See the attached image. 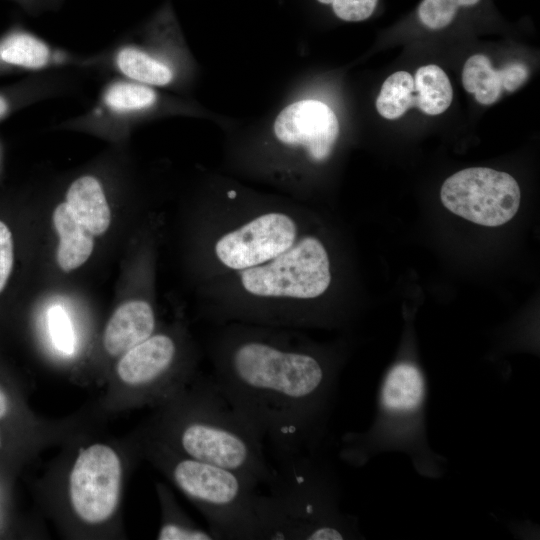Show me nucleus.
<instances>
[{
  "label": "nucleus",
  "instance_id": "22",
  "mask_svg": "<svg viewBox=\"0 0 540 540\" xmlns=\"http://www.w3.org/2000/svg\"><path fill=\"white\" fill-rule=\"evenodd\" d=\"M170 514L165 517L157 539L159 540H213L215 539L209 529L201 528L185 519L173 508H166Z\"/></svg>",
  "mask_w": 540,
  "mask_h": 540
},
{
  "label": "nucleus",
  "instance_id": "13",
  "mask_svg": "<svg viewBox=\"0 0 540 540\" xmlns=\"http://www.w3.org/2000/svg\"><path fill=\"white\" fill-rule=\"evenodd\" d=\"M274 133L283 144L303 146L317 162L329 157L339 135L335 113L323 102L301 100L285 107L276 117Z\"/></svg>",
  "mask_w": 540,
  "mask_h": 540
},
{
  "label": "nucleus",
  "instance_id": "18",
  "mask_svg": "<svg viewBox=\"0 0 540 540\" xmlns=\"http://www.w3.org/2000/svg\"><path fill=\"white\" fill-rule=\"evenodd\" d=\"M462 84L468 93L474 94L477 102L491 105L498 101L503 92L502 71L493 68L487 56L475 54L464 64Z\"/></svg>",
  "mask_w": 540,
  "mask_h": 540
},
{
  "label": "nucleus",
  "instance_id": "2",
  "mask_svg": "<svg viewBox=\"0 0 540 540\" xmlns=\"http://www.w3.org/2000/svg\"><path fill=\"white\" fill-rule=\"evenodd\" d=\"M161 419L163 442L178 453L266 485L273 467L261 436L214 378L188 382L172 395Z\"/></svg>",
  "mask_w": 540,
  "mask_h": 540
},
{
  "label": "nucleus",
  "instance_id": "21",
  "mask_svg": "<svg viewBox=\"0 0 540 540\" xmlns=\"http://www.w3.org/2000/svg\"><path fill=\"white\" fill-rule=\"evenodd\" d=\"M0 213V298L6 292L13 280L17 263V241L14 227Z\"/></svg>",
  "mask_w": 540,
  "mask_h": 540
},
{
  "label": "nucleus",
  "instance_id": "6",
  "mask_svg": "<svg viewBox=\"0 0 540 540\" xmlns=\"http://www.w3.org/2000/svg\"><path fill=\"white\" fill-rule=\"evenodd\" d=\"M241 281L257 296L316 298L331 282L329 258L318 239L305 237L269 263L244 269Z\"/></svg>",
  "mask_w": 540,
  "mask_h": 540
},
{
  "label": "nucleus",
  "instance_id": "12",
  "mask_svg": "<svg viewBox=\"0 0 540 540\" xmlns=\"http://www.w3.org/2000/svg\"><path fill=\"white\" fill-rule=\"evenodd\" d=\"M295 237L296 225L289 216L267 213L222 236L215 253L228 268L243 270L275 258L293 245Z\"/></svg>",
  "mask_w": 540,
  "mask_h": 540
},
{
  "label": "nucleus",
  "instance_id": "25",
  "mask_svg": "<svg viewBox=\"0 0 540 540\" xmlns=\"http://www.w3.org/2000/svg\"><path fill=\"white\" fill-rule=\"evenodd\" d=\"M503 90L513 92L522 86L529 77V70L521 62H510L502 69Z\"/></svg>",
  "mask_w": 540,
  "mask_h": 540
},
{
  "label": "nucleus",
  "instance_id": "9",
  "mask_svg": "<svg viewBox=\"0 0 540 540\" xmlns=\"http://www.w3.org/2000/svg\"><path fill=\"white\" fill-rule=\"evenodd\" d=\"M162 26L139 35L125 36L94 53L93 72L120 76L152 87H167L179 78L176 43Z\"/></svg>",
  "mask_w": 540,
  "mask_h": 540
},
{
  "label": "nucleus",
  "instance_id": "8",
  "mask_svg": "<svg viewBox=\"0 0 540 540\" xmlns=\"http://www.w3.org/2000/svg\"><path fill=\"white\" fill-rule=\"evenodd\" d=\"M443 205L475 224L496 227L510 221L518 211L521 192L508 173L472 167L454 173L440 190Z\"/></svg>",
  "mask_w": 540,
  "mask_h": 540
},
{
  "label": "nucleus",
  "instance_id": "16",
  "mask_svg": "<svg viewBox=\"0 0 540 540\" xmlns=\"http://www.w3.org/2000/svg\"><path fill=\"white\" fill-rule=\"evenodd\" d=\"M52 220L59 236L58 266L65 272L79 268L92 254L93 235L78 221L65 201L55 207Z\"/></svg>",
  "mask_w": 540,
  "mask_h": 540
},
{
  "label": "nucleus",
  "instance_id": "4",
  "mask_svg": "<svg viewBox=\"0 0 540 540\" xmlns=\"http://www.w3.org/2000/svg\"><path fill=\"white\" fill-rule=\"evenodd\" d=\"M427 381L420 365L399 358L386 370L377 393L374 419L367 430L343 435L339 458L354 467L384 452H402L418 474L438 479L447 460L427 438Z\"/></svg>",
  "mask_w": 540,
  "mask_h": 540
},
{
  "label": "nucleus",
  "instance_id": "19",
  "mask_svg": "<svg viewBox=\"0 0 540 540\" xmlns=\"http://www.w3.org/2000/svg\"><path fill=\"white\" fill-rule=\"evenodd\" d=\"M414 78L406 71H397L382 84L376 99L378 113L389 120L401 117L415 106Z\"/></svg>",
  "mask_w": 540,
  "mask_h": 540
},
{
  "label": "nucleus",
  "instance_id": "7",
  "mask_svg": "<svg viewBox=\"0 0 540 540\" xmlns=\"http://www.w3.org/2000/svg\"><path fill=\"white\" fill-rule=\"evenodd\" d=\"M162 98L155 87L120 76H108L93 104L55 128L124 140L132 128L158 111Z\"/></svg>",
  "mask_w": 540,
  "mask_h": 540
},
{
  "label": "nucleus",
  "instance_id": "5",
  "mask_svg": "<svg viewBox=\"0 0 540 540\" xmlns=\"http://www.w3.org/2000/svg\"><path fill=\"white\" fill-rule=\"evenodd\" d=\"M152 455L205 516L215 539L259 540L258 484L232 470L187 457L161 441Z\"/></svg>",
  "mask_w": 540,
  "mask_h": 540
},
{
  "label": "nucleus",
  "instance_id": "11",
  "mask_svg": "<svg viewBox=\"0 0 540 540\" xmlns=\"http://www.w3.org/2000/svg\"><path fill=\"white\" fill-rule=\"evenodd\" d=\"M178 348L168 334H152L120 356L118 378L127 386L143 389L149 397H166L184 387L185 372L176 368Z\"/></svg>",
  "mask_w": 540,
  "mask_h": 540
},
{
  "label": "nucleus",
  "instance_id": "1",
  "mask_svg": "<svg viewBox=\"0 0 540 540\" xmlns=\"http://www.w3.org/2000/svg\"><path fill=\"white\" fill-rule=\"evenodd\" d=\"M214 380L278 461L318 451L339 384L320 356L244 339L220 358Z\"/></svg>",
  "mask_w": 540,
  "mask_h": 540
},
{
  "label": "nucleus",
  "instance_id": "20",
  "mask_svg": "<svg viewBox=\"0 0 540 540\" xmlns=\"http://www.w3.org/2000/svg\"><path fill=\"white\" fill-rule=\"evenodd\" d=\"M481 0H422L417 9L419 21L427 28L439 30L450 25L460 9L477 5Z\"/></svg>",
  "mask_w": 540,
  "mask_h": 540
},
{
  "label": "nucleus",
  "instance_id": "10",
  "mask_svg": "<svg viewBox=\"0 0 540 540\" xmlns=\"http://www.w3.org/2000/svg\"><path fill=\"white\" fill-rule=\"evenodd\" d=\"M123 466L117 452L104 443L79 451L68 478V495L75 515L98 525L115 513L121 495Z\"/></svg>",
  "mask_w": 540,
  "mask_h": 540
},
{
  "label": "nucleus",
  "instance_id": "27",
  "mask_svg": "<svg viewBox=\"0 0 540 540\" xmlns=\"http://www.w3.org/2000/svg\"><path fill=\"white\" fill-rule=\"evenodd\" d=\"M230 198H233L235 196V192L229 193Z\"/></svg>",
  "mask_w": 540,
  "mask_h": 540
},
{
  "label": "nucleus",
  "instance_id": "3",
  "mask_svg": "<svg viewBox=\"0 0 540 540\" xmlns=\"http://www.w3.org/2000/svg\"><path fill=\"white\" fill-rule=\"evenodd\" d=\"M266 486L259 540L359 538L356 518L340 509L335 474L317 452L278 461Z\"/></svg>",
  "mask_w": 540,
  "mask_h": 540
},
{
  "label": "nucleus",
  "instance_id": "23",
  "mask_svg": "<svg viewBox=\"0 0 540 540\" xmlns=\"http://www.w3.org/2000/svg\"><path fill=\"white\" fill-rule=\"evenodd\" d=\"M48 325L55 347L66 355L75 351V336L69 316L60 306L53 307L48 314Z\"/></svg>",
  "mask_w": 540,
  "mask_h": 540
},
{
  "label": "nucleus",
  "instance_id": "26",
  "mask_svg": "<svg viewBox=\"0 0 540 540\" xmlns=\"http://www.w3.org/2000/svg\"><path fill=\"white\" fill-rule=\"evenodd\" d=\"M8 411V400L5 393L0 389V419L3 418Z\"/></svg>",
  "mask_w": 540,
  "mask_h": 540
},
{
  "label": "nucleus",
  "instance_id": "17",
  "mask_svg": "<svg viewBox=\"0 0 540 540\" xmlns=\"http://www.w3.org/2000/svg\"><path fill=\"white\" fill-rule=\"evenodd\" d=\"M414 78L415 106L428 115L443 113L453 99V89L446 73L437 65L420 67Z\"/></svg>",
  "mask_w": 540,
  "mask_h": 540
},
{
  "label": "nucleus",
  "instance_id": "15",
  "mask_svg": "<svg viewBox=\"0 0 540 540\" xmlns=\"http://www.w3.org/2000/svg\"><path fill=\"white\" fill-rule=\"evenodd\" d=\"M64 201L78 221L93 235L104 234L111 223V210L103 180L95 173H83L67 186Z\"/></svg>",
  "mask_w": 540,
  "mask_h": 540
},
{
  "label": "nucleus",
  "instance_id": "24",
  "mask_svg": "<svg viewBox=\"0 0 540 540\" xmlns=\"http://www.w3.org/2000/svg\"><path fill=\"white\" fill-rule=\"evenodd\" d=\"M378 0H333L334 14L347 22H359L368 19L376 9Z\"/></svg>",
  "mask_w": 540,
  "mask_h": 540
},
{
  "label": "nucleus",
  "instance_id": "14",
  "mask_svg": "<svg viewBox=\"0 0 540 540\" xmlns=\"http://www.w3.org/2000/svg\"><path fill=\"white\" fill-rule=\"evenodd\" d=\"M155 329V314L151 305L143 300L127 301L113 312L102 337L105 351L121 356L149 338Z\"/></svg>",
  "mask_w": 540,
  "mask_h": 540
}]
</instances>
